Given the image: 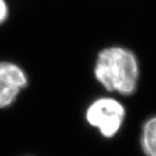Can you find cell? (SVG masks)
I'll return each instance as SVG.
<instances>
[{
	"mask_svg": "<svg viewBox=\"0 0 156 156\" xmlns=\"http://www.w3.org/2000/svg\"><path fill=\"white\" fill-rule=\"evenodd\" d=\"M141 148L147 156H156V116L148 119L142 128Z\"/></svg>",
	"mask_w": 156,
	"mask_h": 156,
	"instance_id": "cell-4",
	"label": "cell"
},
{
	"mask_svg": "<svg viewBox=\"0 0 156 156\" xmlns=\"http://www.w3.org/2000/svg\"><path fill=\"white\" fill-rule=\"evenodd\" d=\"M8 15V8L4 0H0V24L6 20Z\"/></svg>",
	"mask_w": 156,
	"mask_h": 156,
	"instance_id": "cell-5",
	"label": "cell"
},
{
	"mask_svg": "<svg viewBox=\"0 0 156 156\" xmlns=\"http://www.w3.org/2000/svg\"><path fill=\"white\" fill-rule=\"evenodd\" d=\"M125 119V109L116 99L102 97L93 101L86 111V119L106 137H114L120 130Z\"/></svg>",
	"mask_w": 156,
	"mask_h": 156,
	"instance_id": "cell-2",
	"label": "cell"
},
{
	"mask_svg": "<svg viewBox=\"0 0 156 156\" xmlns=\"http://www.w3.org/2000/svg\"><path fill=\"white\" fill-rule=\"evenodd\" d=\"M27 82V75L19 66L9 62L0 63V107L12 105Z\"/></svg>",
	"mask_w": 156,
	"mask_h": 156,
	"instance_id": "cell-3",
	"label": "cell"
},
{
	"mask_svg": "<svg viewBox=\"0 0 156 156\" xmlns=\"http://www.w3.org/2000/svg\"><path fill=\"white\" fill-rule=\"evenodd\" d=\"M94 73L96 79L108 91L131 95L137 87L139 65L130 50L109 47L98 55Z\"/></svg>",
	"mask_w": 156,
	"mask_h": 156,
	"instance_id": "cell-1",
	"label": "cell"
}]
</instances>
